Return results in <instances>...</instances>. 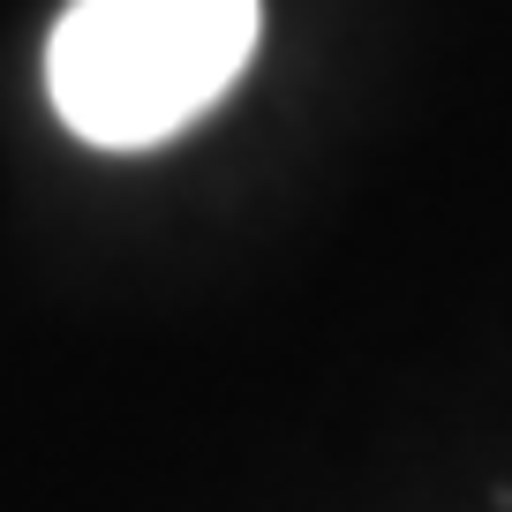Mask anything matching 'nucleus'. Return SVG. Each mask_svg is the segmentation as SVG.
Segmentation results:
<instances>
[{
	"label": "nucleus",
	"instance_id": "nucleus-1",
	"mask_svg": "<svg viewBox=\"0 0 512 512\" xmlns=\"http://www.w3.org/2000/svg\"><path fill=\"white\" fill-rule=\"evenodd\" d=\"M256 31L264 0H68L46 38L53 113L98 151H151L234 91Z\"/></svg>",
	"mask_w": 512,
	"mask_h": 512
}]
</instances>
